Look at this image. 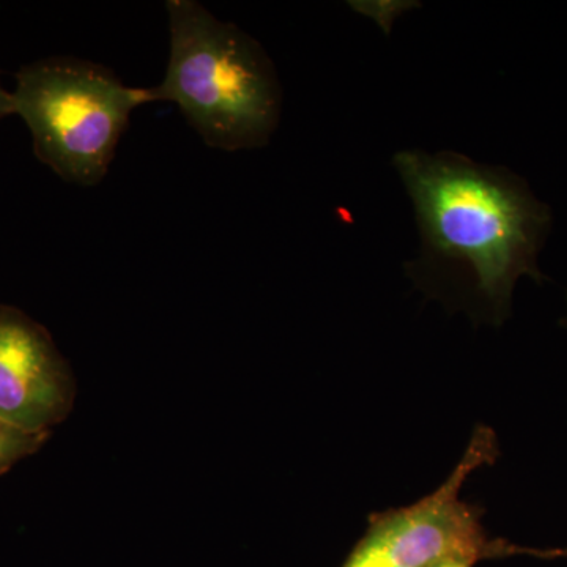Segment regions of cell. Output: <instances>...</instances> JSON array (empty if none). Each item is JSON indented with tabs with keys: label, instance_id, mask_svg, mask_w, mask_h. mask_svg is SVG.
Masks as SVG:
<instances>
[{
	"label": "cell",
	"instance_id": "cell-1",
	"mask_svg": "<svg viewBox=\"0 0 567 567\" xmlns=\"http://www.w3.org/2000/svg\"><path fill=\"white\" fill-rule=\"evenodd\" d=\"M393 164L415 208V267L465 278L502 322L518 279H543L537 256L550 227L547 205L516 174L457 153L402 151Z\"/></svg>",
	"mask_w": 567,
	"mask_h": 567
},
{
	"label": "cell",
	"instance_id": "cell-2",
	"mask_svg": "<svg viewBox=\"0 0 567 567\" xmlns=\"http://www.w3.org/2000/svg\"><path fill=\"white\" fill-rule=\"evenodd\" d=\"M171 55L152 103L171 102L208 147H264L281 114V85L264 48L194 0L166 2Z\"/></svg>",
	"mask_w": 567,
	"mask_h": 567
},
{
	"label": "cell",
	"instance_id": "cell-3",
	"mask_svg": "<svg viewBox=\"0 0 567 567\" xmlns=\"http://www.w3.org/2000/svg\"><path fill=\"white\" fill-rule=\"evenodd\" d=\"M11 96L37 158L81 186L103 181L133 111L152 103L148 89L128 87L111 70L74 58L22 66Z\"/></svg>",
	"mask_w": 567,
	"mask_h": 567
},
{
	"label": "cell",
	"instance_id": "cell-4",
	"mask_svg": "<svg viewBox=\"0 0 567 567\" xmlns=\"http://www.w3.org/2000/svg\"><path fill=\"white\" fill-rule=\"evenodd\" d=\"M499 447L495 432L476 427L464 457L434 494L398 509L372 514L369 527L342 567H435L442 563L535 555L567 557V548L539 550L492 539L481 524L480 507L462 502V486L475 470L492 465Z\"/></svg>",
	"mask_w": 567,
	"mask_h": 567
},
{
	"label": "cell",
	"instance_id": "cell-5",
	"mask_svg": "<svg viewBox=\"0 0 567 567\" xmlns=\"http://www.w3.org/2000/svg\"><path fill=\"white\" fill-rule=\"evenodd\" d=\"M76 401V380L50 331L21 309L0 305V421L51 434Z\"/></svg>",
	"mask_w": 567,
	"mask_h": 567
},
{
	"label": "cell",
	"instance_id": "cell-6",
	"mask_svg": "<svg viewBox=\"0 0 567 567\" xmlns=\"http://www.w3.org/2000/svg\"><path fill=\"white\" fill-rule=\"evenodd\" d=\"M51 434H32L0 421V476L10 472L22 458L32 456Z\"/></svg>",
	"mask_w": 567,
	"mask_h": 567
},
{
	"label": "cell",
	"instance_id": "cell-7",
	"mask_svg": "<svg viewBox=\"0 0 567 567\" xmlns=\"http://www.w3.org/2000/svg\"><path fill=\"white\" fill-rule=\"evenodd\" d=\"M9 115H14L13 96H11V92L7 91L2 82H0V121L9 117Z\"/></svg>",
	"mask_w": 567,
	"mask_h": 567
},
{
	"label": "cell",
	"instance_id": "cell-8",
	"mask_svg": "<svg viewBox=\"0 0 567 567\" xmlns=\"http://www.w3.org/2000/svg\"><path fill=\"white\" fill-rule=\"evenodd\" d=\"M472 563L466 561H456V559H453V561H446L442 563V565L435 566V567H472Z\"/></svg>",
	"mask_w": 567,
	"mask_h": 567
}]
</instances>
